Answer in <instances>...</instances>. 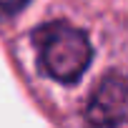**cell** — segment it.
Returning <instances> with one entry per match:
<instances>
[{
	"mask_svg": "<svg viewBox=\"0 0 128 128\" xmlns=\"http://www.w3.org/2000/svg\"><path fill=\"white\" fill-rule=\"evenodd\" d=\"M33 43L38 45L40 70L58 83H76L86 73L93 58L88 35L80 28H73L63 20L35 28Z\"/></svg>",
	"mask_w": 128,
	"mask_h": 128,
	"instance_id": "cell-1",
	"label": "cell"
},
{
	"mask_svg": "<svg viewBox=\"0 0 128 128\" xmlns=\"http://www.w3.org/2000/svg\"><path fill=\"white\" fill-rule=\"evenodd\" d=\"M86 120L93 128H120L128 123V78L110 73L93 90L86 106Z\"/></svg>",
	"mask_w": 128,
	"mask_h": 128,
	"instance_id": "cell-2",
	"label": "cell"
},
{
	"mask_svg": "<svg viewBox=\"0 0 128 128\" xmlns=\"http://www.w3.org/2000/svg\"><path fill=\"white\" fill-rule=\"evenodd\" d=\"M28 3H30V0H0V15H15Z\"/></svg>",
	"mask_w": 128,
	"mask_h": 128,
	"instance_id": "cell-3",
	"label": "cell"
}]
</instances>
